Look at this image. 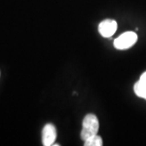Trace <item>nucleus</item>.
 Returning a JSON list of instances; mask_svg holds the SVG:
<instances>
[{
	"instance_id": "obj_1",
	"label": "nucleus",
	"mask_w": 146,
	"mask_h": 146,
	"mask_svg": "<svg viewBox=\"0 0 146 146\" xmlns=\"http://www.w3.org/2000/svg\"><path fill=\"white\" fill-rule=\"evenodd\" d=\"M99 130V122L96 115L89 114L85 115L83 119L82 130L80 132V138L82 141H86L91 136L98 135Z\"/></svg>"
},
{
	"instance_id": "obj_6",
	"label": "nucleus",
	"mask_w": 146,
	"mask_h": 146,
	"mask_svg": "<svg viewBox=\"0 0 146 146\" xmlns=\"http://www.w3.org/2000/svg\"><path fill=\"white\" fill-rule=\"evenodd\" d=\"M84 146H102L103 145L102 137L98 135L91 136L86 141H84Z\"/></svg>"
},
{
	"instance_id": "obj_5",
	"label": "nucleus",
	"mask_w": 146,
	"mask_h": 146,
	"mask_svg": "<svg viewBox=\"0 0 146 146\" xmlns=\"http://www.w3.org/2000/svg\"><path fill=\"white\" fill-rule=\"evenodd\" d=\"M134 92L136 96L146 100V84L139 80L134 85Z\"/></svg>"
},
{
	"instance_id": "obj_2",
	"label": "nucleus",
	"mask_w": 146,
	"mask_h": 146,
	"mask_svg": "<svg viewBox=\"0 0 146 146\" xmlns=\"http://www.w3.org/2000/svg\"><path fill=\"white\" fill-rule=\"evenodd\" d=\"M137 34L134 32H126L121 34L114 42V46L118 50H127L137 42Z\"/></svg>"
},
{
	"instance_id": "obj_3",
	"label": "nucleus",
	"mask_w": 146,
	"mask_h": 146,
	"mask_svg": "<svg viewBox=\"0 0 146 146\" xmlns=\"http://www.w3.org/2000/svg\"><path fill=\"white\" fill-rule=\"evenodd\" d=\"M117 28H118V25L116 21L107 19L100 23L98 25V31L103 37L109 38L115 34L117 30Z\"/></svg>"
},
{
	"instance_id": "obj_7",
	"label": "nucleus",
	"mask_w": 146,
	"mask_h": 146,
	"mask_svg": "<svg viewBox=\"0 0 146 146\" xmlns=\"http://www.w3.org/2000/svg\"><path fill=\"white\" fill-rule=\"evenodd\" d=\"M140 80L142 81V82H144V83L146 84V72H144L142 75H141V78H140Z\"/></svg>"
},
{
	"instance_id": "obj_4",
	"label": "nucleus",
	"mask_w": 146,
	"mask_h": 146,
	"mask_svg": "<svg viewBox=\"0 0 146 146\" xmlns=\"http://www.w3.org/2000/svg\"><path fill=\"white\" fill-rule=\"evenodd\" d=\"M57 132L55 127L51 123H47L42 129V140L44 146H51L56 140Z\"/></svg>"
}]
</instances>
